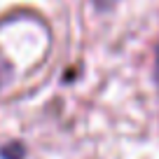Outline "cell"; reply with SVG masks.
Returning <instances> with one entry per match:
<instances>
[{"label":"cell","mask_w":159,"mask_h":159,"mask_svg":"<svg viewBox=\"0 0 159 159\" xmlns=\"http://www.w3.org/2000/svg\"><path fill=\"white\" fill-rule=\"evenodd\" d=\"M24 154H26V150L21 143H12V145L0 150V157L2 159H24Z\"/></svg>","instance_id":"cell-1"}]
</instances>
